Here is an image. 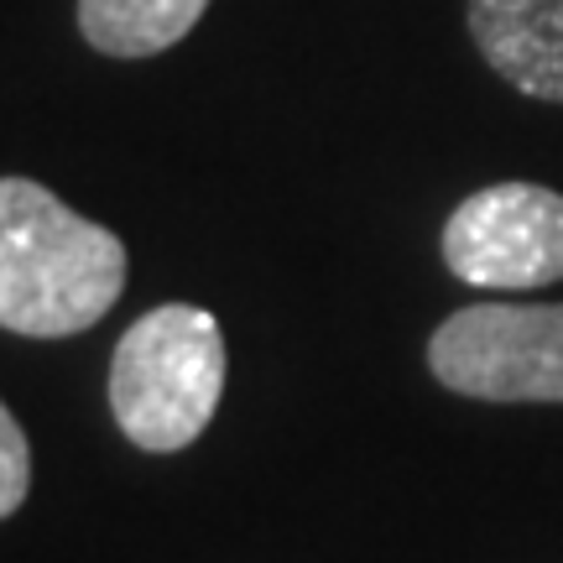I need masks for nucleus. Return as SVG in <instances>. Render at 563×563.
I'll return each mask as SVG.
<instances>
[{"mask_svg": "<svg viewBox=\"0 0 563 563\" xmlns=\"http://www.w3.org/2000/svg\"><path fill=\"white\" fill-rule=\"evenodd\" d=\"M125 292V245L32 178H0V329L68 340Z\"/></svg>", "mask_w": 563, "mask_h": 563, "instance_id": "nucleus-1", "label": "nucleus"}, {"mask_svg": "<svg viewBox=\"0 0 563 563\" xmlns=\"http://www.w3.org/2000/svg\"><path fill=\"white\" fill-rule=\"evenodd\" d=\"M224 391L220 319L194 302L141 313L110 361V412L146 454H173L199 439Z\"/></svg>", "mask_w": 563, "mask_h": 563, "instance_id": "nucleus-2", "label": "nucleus"}, {"mask_svg": "<svg viewBox=\"0 0 563 563\" xmlns=\"http://www.w3.org/2000/svg\"><path fill=\"white\" fill-rule=\"evenodd\" d=\"M428 365L481 402H563V302H475L439 323Z\"/></svg>", "mask_w": 563, "mask_h": 563, "instance_id": "nucleus-3", "label": "nucleus"}, {"mask_svg": "<svg viewBox=\"0 0 563 563\" xmlns=\"http://www.w3.org/2000/svg\"><path fill=\"white\" fill-rule=\"evenodd\" d=\"M443 262L470 287L522 292L563 277V194L543 183H490L449 214Z\"/></svg>", "mask_w": 563, "mask_h": 563, "instance_id": "nucleus-4", "label": "nucleus"}, {"mask_svg": "<svg viewBox=\"0 0 563 563\" xmlns=\"http://www.w3.org/2000/svg\"><path fill=\"white\" fill-rule=\"evenodd\" d=\"M470 37L511 89L563 104V0H470Z\"/></svg>", "mask_w": 563, "mask_h": 563, "instance_id": "nucleus-5", "label": "nucleus"}, {"mask_svg": "<svg viewBox=\"0 0 563 563\" xmlns=\"http://www.w3.org/2000/svg\"><path fill=\"white\" fill-rule=\"evenodd\" d=\"M209 0H79L84 42L104 58H152L194 32Z\"/></svg>", "mask_w": 563, "mask_h": 563, "instance_id": "nucleus-6", "label": "nucleus"}, {"mask_svg": "<svg viewBox=\"0 0 563 563\" xmlns=\"http://www.w3.org/2000/svg\"><path fill=\"white\" fill-rule=\"evenodd\" d=\"M26 485H32V449H26L21 422L0 402V522L26 501Z\"/></svg>", "mask_w": 563, "mask_h": 563, "instance_id": "nucleus-7", "label": "nucleus"}]
</instances>
